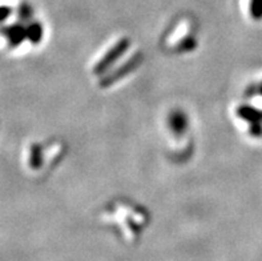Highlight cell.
I'll use <instances>...</instances> for the list:
<instances>
[{"mask_svg": "<svg viewBox=\"0 0 262 261\" xmlns=\"http://www.w3.org/2000/svg\"><path fill=\"white\" fill-rule=\"evenodd\" d=\"M250 13H252L253 19H262V0H252Z\"/></svg>", "mask_w": 262, "mask_h": 261, "instance_id": "6da1fadb", "label": "cell"}, {"mask_svg": "<svg viewBox=\"0 0 262 261\" xmlns=\"http://www.w3.org/2000/svg\"><path fill=\"white\" fill-rule=\"evenodd\" d=\"M10 13H11V10L8 8V7H0V23H2V22H3V20L6 19Z\"/></svg>", "mask_w": 262, "mask_h": 261, "instance_id": "7a4b0ae2", "label": "cell"}]
</instances>
